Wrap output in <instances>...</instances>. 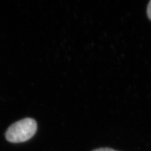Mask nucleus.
I'll use <instances>...</instances> for the list:
<instances>
[{
	"instance_id": "nucleus-3",
	"label": "nucleus",
	"mask_w": 151,
	"mask_h": 151,
	"mask_svg": "<svg viewBox=\"0 0 151 151\" xmlns=\"http://www.w3.org/2000/svg\"><path fill=\"white\" fill-rule=\"evenodd\" d=\"M92 151H117V150H115L114 149H112L110 148H100V149L93 150Z\"/></svg>"
},
{
	"instance_id": "nucleus-1",
	"label": "nucleus",
	"mask_w": 151,
	"mask_h": 151,
	"mask_svg": "<svg viewBox=\"0 0 151 151\" xmlns=\"http://www.w3.org/2000/svg\"><path fill=\"white\" fill-rule=\"evenodd\" d=\"M37 130L36 121L30 118L19 120L9 126L6 130V140L12 143H21L30 139Z\"/></svg>"
},
{
	"instance_id": "nucleus-2",
	"label": "nucleus",
	"mask_w": 151,
	"mask_h": 151,
	"mask_svg": "<svg viewBox=\"0 0 151 151\" xmlns=\"http://www.w3.org/2000/svg\"><path fill=\"white\" fill-rule=\"evenodd\" d=\"M147 13L148 18L151 20V1L148 4L147 9Z\"/></svg>"
}]
</instances>
